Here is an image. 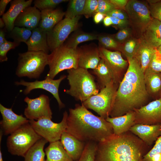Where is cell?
Wrapping results in <instances>:
<instances>
[{
  "label": "cell",
  "mask_w": 161,
  "mask_h": 161,
  "mask_svg": "<svg viewBox=\"0 0 161 161\" xmlns=\"http://www.w3.org/2000/svg\"><path fill=\"white\" fill-rule=\"evenodd\" d=\"M129 66L116 92L109 117L124 115L145 105L148 95L144 73L134 59L128 61Z\"/></svg>",
  "instance_id": "cell-1"
},
{
  "label": "cell",
  "mask_w": 161,
  "mask_h": 161,
  "mask_svg": "<svg viewBox=\"0 0 161 161\" xmlns=\"http://www.w3.org/2000/svg\"><path fill=\"white\" fill-rule=\"evenodd\" d=\"M66 123V131L85 143L102 142L114 134L110 123L94 115L82 103L69 109Z\"/></svg>",
  "instance_id": "cell-2"
},
{
  "label": "cell",
  "mask_w": 161,
  "mask_h": 161,
  "mask_svg": "<svg viewBox=\"0 0 161 161\" xmlns=\"http://www.w3.org/2000/svg\"><path fill=\"white\" fill-rule=\"evenodd\" d=\"M148 146L129 131L97 143L95 161H142Z\"/></svg>",
  "instance_id": "cell-3"
},
{
  "label": "cell",
  "mask_w": 161,
  "mask_h": 161,
  "mask_svg": "<svg viewBox=\"0 0 161 161\" xmlns=\"http://www.w3.org/2000/svg\"><path fill=\"white\" fill-rule=\"evenodd\" d=\"M67 72L70 87L64 92L76 100L83 102L99 92L94 77L87 69L78 67L68 70Z\"/></svg>",
  "instance_id": "cell-4"
},
{
  "label": "cell",
  "mask_w": 161,
  "mask_h": 161,
  "mask_svg": "<svg viewBox=\"0 0 161 161\" xmlns=\"http://www.w3.org/2000/svg\"><path fill=\"white\" fill-rule=\"evenodd\" d=\"M18 55L16 74L19 77L38 79L48 65L49 54L42 51H27Z\"/></svg>",
  "instance_id": "cell-5"
},
{
  "label": "cell",
  "mask_w": 161,
  "mask_h": 161,
  "mask_svg": "<svg viewBox=\"0 0 161 161\" xmlns=\"http://www.w3.org/2000/svg\"><path fill=\"white\" fill-rule=\"evenodd\" d=\"M48 65L49 70L45 78L52 79L64 70L77 68L78 67L77 49L68 48L63 44L49 54Z\"/></svg>",
  "instance_id": "cell-6"
},
{
  "label": "cell",
  "mask_w": 161,
  "mask_h": 161,
  "mask_svg": "<svg viewBox=\"0 0 161 161\" xmlns=\"http://www.w3.org/2000/svg\"><path fill=\"white\" fill-rule=\"evenodd\" d=\"M41 138L29 123L25 124L8 137V151L12 155L24 157L30 148Z\"/></svg>",
  "instance_id": "cell-7"
},
{
  "label": "cell",
  "mask_w": 161,
  "mask_h": 161,
  "mask_svg": "<svg viewBox=\"0 0 161 161\" xmlns=\"http://www.w3.org/2000/svg\"><path fill=\"white\" fill-rule=\"evenodd\" d=\"M116 84L112 82L100 89L97 94L91 96L82 103L87 109H92L106 119L109 116L117 89Z\"/></svg>",
  "instance_id": "cell-8"
},
{
  "label": "cell",
  "mask_w": 161,
  "mask_h": 161,
  "mask_svg": "<svg viewBox=\"0 0 161 161\" xmlns=\"http://www.w3.org/2000/svg\"><path fill=\"white\" fill-rule=\"evenodd\" d=\"M68 116L67 112L65 111L62 120L58 123L47 118H42L37 120H29V123L38 134L50 143L60 140L66 129Z\"/></svg>",
  "instance_id": "cell-9"
},
{
  "label": "cell",
  "mask_w": 161,
  "mask_h": 161,
  "mask_svg": "<svg viewBox=\"0 0 161 161\" xmlns=\"http://www.w3.org/2000/svg\"><path fill=\"white\" fill-rule=\"evenodd\" d=\"M80 17L65 18L47 32V43L51 52L63 44L70 33L77 29Z\"/></svg>",
  "instance_id": "cell-10"
},
{
  "label": "cell",
  "mask_w": 161,
  "mask_h": 161,
  "mask_svg": "<svg viewBox=\"0 0 161 161\" xmlns=\"http://www.w3.org/2000/svg\"><path fill=\"white\" fill-rule=\"evenodd\" d=\"M125 11L128 16L129 23L140 36L152 18L148 6L142 1L129 0Z\"/></svg>",
  "instance_id": "cell-11"
},
{
  "label": "cell",
  "mask_w": 161,
  "mask_h": 161,
  "mask_svg": "<svg viewBox=\"0 0 161 161\" xmlns=\"http://www.w3.org/2000/svg\"><path fill=\"white\" fill-rule=\"evenodd\" d=\"M24 101L27 104L24 114L29 120H37L42 118L51 119L52 112L50 106L49 97L44 94L34 99L26 97Z\"/></svg>",
  "instance_id": "cell-12"
},
{
  "label": "cell",
  "mask_w": 161,
  "mask_h": 161,
  "mask_svg": "<svg viewBox=\"0 0 161 161\" xmlns=\"http://www.w3.org/2000/svg\"><path fill=\"white\" fill-rule=\"evenodd\" d=\"M66 77L65 75L61 76L59 78L54 80L48 78L42 80H36L33 82H27L21 80L20 81H16V85H22L26 87L24 93L27 95L32 90L36 89H42L49 92L55 98L58 103L60 109L65 106L62 102L59 96L58 89L61 82Z\"/></svg>",
  "instance_id": "cell-13"
},
{
  "label": "cell",
  "mask_w": 161,
  "mask_h": 161,
  "mask_svg": "<svg viewBox=\"0 0 161 161\" xmlns=\"http://www.w3.org/2000/svg\"><path fill=\"white\" fill-rule=\"evenodd\" d=\"M134 111L135 124L161 125V97Z\"/></svg>",
  "instance_id": "cell-14"
},
{
  "label": "cell",
  "mask_w": 161,
  "mask_h": 161,
  "mask_svg": "<svg viewBox=\"0 0 161 161\" xmlns=\"http://www.w3.org/2000/svg\"><path fill=\"white\" fill-rule=\"evenodd\" d=\"M98 49L100 57L111 71L114 82L117 83L123 70L127 65L128 61L123 59L119 51H112L100 47Z\"/></svg>",
  "instance_id": "cell-15"
},
{
  "label": "cell",
  "mask_w": 161,
  "mask_h": 161,
  "mask_svg": "<svg viewBox=\"0 0 161 161\" xmlns=\"http://www.w3.org/2000/svg\"><path fill=\"white\" fill-rule=\"evenodd\" d=\"M0 112L2 117L0 121L1 130L3 134H10L23 125L29 123V120L22 114L15 113L12 108H7L0 104Z\"/></svg>",
  "instance_id": "cell-16"
},
{
  "label": "cell",
  "mask_w": 161,
  "mask_h": 161,
  "mask_svg": "<svg viewBox=\"0 0 161 161\" xmlns=\"http://www.w3.org/2000/svg\"><path fill=\"white\" fill-rule=\"evenodd\" d=\"M78 53V66L84 69H95L101 58L98 47L90 44L77 48Z\"/></svg>",
  "instance_id": "cell-17"
},
{
  "label": "cell",
  "mask_w": 161,
  "mask_h": 161,
  "mask_svg": "<svg viewBox=\"0 0 161 161\" xmlns=\"http://www.w3.org/2000/svg\"><path fill=\"white\" fill-rule=\"evenodd\" d=\"M161 125H147L136 124L129 131L148 146L151 145L161 135Z\"/></svg>",
  "instance_id": "cell-18"
},
{
  "label": "cell",
  "mask_w": 161,
  "mask_h": 161,
  "mask_svg": "<svg viewBox=\"0 0 161 161\" xmlns=\"http://www.w3.org/2000/svg\"><path fill=\"white\" fill-rule=\"evenodd\" d=\"M41 19V11L35 6H30L21 12L15 21L14 26L33 30L39 25Z\"/></svg>",
  "instance_id": "cell-19"
},
{
  "label": "cell",
  "mask_w": 161,
  "mask_h": 161,
  "mask_svg": "<svg viewBox=\"0 0 161 161\" xmlns=\"http://www.w3.org/2000/svg\"><path fill=\"white\" fill-rule=\"evenodd\" d=\"M32 1V0H13L11 1L9 9L2 17L8 31L10 32L13 30L17 18L24 9L30 6Z\"/></svg>",
  "instance_id": "cell-20"
},
{
  "label": "cell",
  "mask_w": 161,
  "mask_h": 161,
  "mask_svg": "<svg viewBox=\"0 0 161 161\" xmlns=\"http://www.w3.org/2000/svg\"><path fill=\"white\" fill-rule=\"evenodd\" d=\"M60 141L68 154L74 161H78L83 151L86 143L65 131Z\"/></svg>",
  "instance_id": "cell-21"
},
{
  "label": "cell",
  "mask_w": 161,
  "mask_h": 161,
  "mask_svg": "<svg viewBox=\"0 0 161 161\" xmlns=\"http://www.w3.org/2000/svg\"><path fill=\"white\" fill-rule=\"evenodd\" d=\"M152 47L161 46V21L152 18L140 38Z\"/></svg>",
  "instance_id": "cell-22"
},
{
  "label": "cell",
  "mask_w": 161,
  "mask_h": 161,
  "mask_svg": "<svg viewBox=\"0 0 161 161\" xmlns=\"http://www.w3.org/2000/svg\"><path fill=\"white\" fill-rule=\"evenodd\" d=\"M106 120L110 123L112 126L114 134L119 135L129 131L130 128L135 124L134 111L118 117H107Z\"/></svg>",
  "instance_id": "cell-23"
},
{
  "label": "cell",
  "mask_w": 161,
  "mask_h": 161,
  "mask_svg": "<svg viewBox=\"0 0 161 161\" xmlns=\"http://www.w3.org/2000/svg\"><path fill=\"white\" fill-rule=\"evenodd\" d=\"M27 51H42L47 54L49 50L47 39V32L39 27L32 30V35L26 42Z\"/></svg>",
  "instance_id": "cell-24"
},
{
  "label": "cell",
  "mask_w": 161,
  "mask_h": 161,
  "mask_svg": "<svg viewBox=\"0 0 161 161\" xmlns=\"http://www.w3.org/2000/svg\"><path fill=\"white\" fill-rule=\"evenodd\" d=\"M41 11L38 27L47 32L62 20L65 15V12L59 9H45Z\"/></svg>",
  "instance_id": "cell-25"
},
{
  "label": "cell",
  "mask_w": 161,
  "mask_h": 161,
  "mask_svg": "<svg viewBox=\"0 0 161 161\" xmlns=\"http://www.w3.org/2000/svg\"><path fill=\"white\" fill-rule=\"evenodd\" d=\"M134 56L144 73L148 67L157 48L147 44L140 38Z\"/></svg>",
  "instance_id": "cell-26"
},
{
  "label": "cell",
  "mask_w": 161,
  "mask_h": 161,
  "mask_svg": "<svg viewBox=\"0 0 161 161\" xmlns=\"http://www.w3.org/2000/svg\"><path fill=\"white\" fill-rule=\"evenodd\" d=\"M45 161H74L68 154L60 141L50 143L44 149Z\"/></svg>",
  "instance_id": "cell-27"
},
{
  "label": "cell",
  "mask_w": 161,
  "mask_h": 161,
  "mask_svg": "<svg viewBox=\"0 0 161 161\" xmlns=\"http://www.w3.org/2000/svg\"><path fill=\"white\" fill-rule=\"evenodd\" d=\"M93 73L97 78V85L100 89L114 82L112 73L101 59L97 67L93 70Z\"/></svg>",
  "instance_id": "cell-28"
},
{
  "label": "cell",
  "mask_w": 161,
  "mask_h": 161,
  "mask_svg": "<svg viewBox=\"0 0 161 161\" xmlns=\"http://www.w3.org/2000/svg\"><path fill=\"white\" fill-rule=\"evenodd\" d=\"M48 142L43 138L38 140L27 152L24 161H45L44 147Z\"/></svg>",
  "instance_id": "cell-29"
},
{
  "label": "cell",
  "mask_w": 161,
  "mask_h": 161,
  "mask_svg": "<svg viewBox=\"0 0 161 161\" xmlns=\"http://www.w3.org/2000/svg\"><path fill=\"white\" fill-rule=\"evenodd\" d=\"M144 81L147 91L154 93L161 89V73L147 69L144 73Z\"/></svg>",
  "instance_id": "cell-30"
},
{
  "label": "cell",
  "mask_w": 161,
  "mask_h": 161,
  "mask_svg": "<svg viewBox=\"0 0 161 161\" xmlns=\"http://www.w3.org/2000/svg\"><path fill=\"white\" fill-rule=\"evenodd\" d=\"M97 37L98 35L95 34L77 31L69 38L65 43L63 44L68 48L76 49L79 44L97 39Z\"/></svg>",
  "instance_id": "cell-31"
},
{
  "label": "cell",
  "mask_w": 161,
  "mask_h": 161,
  "mask_svg": "<svg viewBox=\"0 0 161 161\" xmlns=\"http://www.w3.org/2000/svg\"><path fill=\"white\" fill-rule=\"evenodd\" d=\"M86 0H70L65 12L66 18H73L83 15Z\"/></svg>",
  "instance_id": "cell-32"
},
{
  "label": "cell",
  "mask_w": 161,
  "mask_h": 161,
  "mask_svg": "<svg viewBox=\"0 0 161 161\" xmlns=\"http://www.w3.org/2000/svg\"><path fill=\"white\" fill-rule=\"evenodd\" d=\"M32 30L25 27L15 26L10 32V36L14 42L26 43L30 37Z\"/></svg>",
  "instance_id": "cell-33"
},
{
  "label": "cell",
  "mask_w": 161,
  "mask_h": 161,
  "mask_svg": "<svg viewBox=\"0 0 161 161\" xmlns=\"http://www.w3.org/2000/svg\"><path fill=\"white\" fill-rule=\"evenodd\" d=\"M139 41V39L130 37L121 44L120 51H121L127 58H133Z\"/></svg>",
  "instance_id": "cell-34"
},
{
  "label": "cell",
  "mask_w": 161,
  "mask_h": 161,
  "mask_svg": "<svg viewBox=\"0 0 161 161\" xmlns=\"http://www.w3.org/2000/svg\"><path fill=\"white\" fill-rule=\"evenodd\" d=\"M142 161H161V135L153 147L143 156Z\"/></svg>",
  "instance_id": "cell-35"
},
{
  "label": "cell",
  "mask_w": 161,
  "mask_h": 161,
  "mask_svg": "<svg viewBox=\"0 0 161 161\" xmlns=\"http://www.w3.org/2000/svg\"><path fill=\"white\" fill-rule=\"evenodd\" d=\"M100 47L107 49L119 50L121 44L117 42L113 36L101 35H98L97 39Z\"/></svg>",
  "instance_id": "cell-36"
},
{
  "label": "cell",
  "mask_w": 161,
  "mask_h": 161,
  "mask_svg": "<svg viewBox=\"0 0 161 161\" xmlns=\"http://www.w3.org/2000/svg\"><path fill=\"white\" fill-rule=\"evenodd\" d=\"M97 143L89 142L86 143L80 157L78 161H95V156Z\"/></svg>",
  "instance_id": "cell-37"
},
{
  "label": "cell",
  "mask_w": 161,
  "mask_h": 161,
  "mask_svg": "<svg viewBox=\"0 0 161 161\" xmlns=\"http://www.w3.org/2000/svg\"><path fill=\"white\" fill-rule=\"evenodd\" d=\"M68 1L66 0H35L34 1V6L41 11L45 9H54L60 4Z\"/></svg>",
  "instance_id": "cell-38"
},
{
  "label": "cell",
  "mask_w": 161,
  "mask_h": 161,
  "mask_svg": "<svg viewBox=\"0 0 161 161\" xmlns=\"http://www.w3.org/2000/svg\"><path fill=\"white\" fill-rule=\"evenodd\" d=\"M147 69L161 73V50L160 49H157Z\"/></svg>",
  "instance_id": "cell-39"
},
{
  "label": "cell",
  "mask_w": 161,
  "mask_h": 161,
  "mask_svg": "<svg viewBox=\"0 0 161 161\" xmlns=\"http://www.w3.org/2000/svg\"><path fill=\"white\" fill-rule=\"evenodd\" d=\"M20 43L13 41H7L0 45V61L2 62L7 61L8 58L7 56V52L10 50L14 49L18 46Z\"/></svg>",
  "instance_id": "cell-40"
},
{
  "label": "cell",
  "mask_w": 161,
  "mask_h": 161,
  "mask_svg": "<svg viewBox=\"0 0 161 161\" xmlns=\"http://www.w3.org/2000/svg\"><path fill=\"white\" fill-rule=\"evenodd\" d=\"M98 6V0H86L83 15L87 18L94 15Z\"/></svg>",
  "instance_id": "cell-41"
},
{
  "label": "cell",
  "mask_w": 161,
  "mask_h": 161,
  "mask_svg": "<svg viewBox=\"0 0 161 161\" xmlns=\"http://www.w3.org/2000/svg\"><path fill=\"white\" fill-rule=\"evenodd\" d=\"M98 7L95 13H100L106 15L115 9L114 6L109 0H98Z\"/></svg>",
  "instance_id": "cell-42"
},
{
  "label": "cell",
  "mask_w": 161,
  "mask_h": 161,
  "mask_svg": "<svg viewBox=\"0 0 161 161\" xmlns=\"http://www.w3.org/2000/svg\"><path fill=\"white\" fill-rule=\"evenodd\" d=\"M131 31L128 27L120 29L113 37L118 43L121 44L131 37Z\"/></svg>",
  "instance_id": "cell-43"
},
{
  "label": "cell",
  "mask_w": 161,
  "mask_h": 161,
  "mask_svg": "<svg viewBox=\"0 0 161 161\" xmlns=\"http://www.w3.org/2000/svg\"><path fill=\"white\" fill-rule=\"evenodd\" d=\"M148 6L151 17L161 21V1L150 3Z\"/></svg>",
  "instance_id": "cell-44"
},
{
  "label": "cell",
  "mask_w": 161,
  "mask_h": 161,
  "mask_svg": "<svg viewBox=\"0 0 161 161\" xmlns=\"http://www.w3.org/2000/svg\"><path fill=\"white\" fill-rule=\"evenodd\" d=\"M108 16L117 18L122 20H129L128 16L126 13L123 10L114 9L106 15Z\"/></svg>",
  "instance_id": "cell-45"
},
{
  "label": "cell",
  "mask_w": 161,
  "mask_h": 161,
  "mask_svg": "<svg viewBox=\"0 0 161 161\" xmlns=\"http://www.w3.org/2000/svg\"><path fill=\"white\" fill-rule=\"evenodd\" d=\"M109 17L112 22V25L116 29H119L120 30L128 27V25L130 24L129 20H122Z\"/></svg>",
  "instance_id": "cell-46"
},
{
  "label": "cell",
  "mask_w": 161,
  "mask_h": 161,
  "mask_svg": "<svg viewBox=\"0 0 161 161\" xmlns=\"http://www.w3.org/2000/svg\"><path fill=\"white\" fill-rule=\"evenodd\" d=\"M109 1L114 5L115 9L125 11V7L129 0H109Z\"/></svg>",
  "instance_id": "cell-47"
},
{
  "label": "cell",
  "mask_w": 161,
  "mask_h": 161,
  "mask_svg": "<svg viewBox=\"0 0 161 161\" xmlns=\"http://www.w3.org/2000/svg\"><path fill=\"white\" fill-rule=\"evenodd\" d=\"M11 0H1L0 1V15L3 16L7 4L11 2Z\"/></svg>",
  "instance_id": "cell-48"
},
{
  "label": "cell",
  "mask_w": 161,
  "mask_h": 161,
  "mask_svg": "<svg viewBox=\"0 0 161 161\" xmlns=\"http://www.w3.org/2000/svg\"><path fill=\"white\" fill-rule=\"evenodd\" d=\"M106 15L100 13H96L94 15L93 19L95 23L98 24L104 19Z\"/></svg>",
  "instance_id": "cell-49"
},
{
  "label": "cell",
  "mask_w": 161,
  "mask_h": 161,
  "mask_svg": "<svg viewBox=\"0 0 161 161\" xmlns=\"http://www.w3.org/2000/svg\"><path fill=\"white\" fill-rule=\"evenodd\" d=\"M7 41L5 38V34L4 31L1 29L0 30V45L5 43Z\"/></svg>",
  "instance_id": "cell-50"
},
{
  "label": "cell",
  "mask_w": 161,
  "mask_h": 161,
  "mask_svg": "<svg viewBox=\"0 0 161 161\" xmlns=\"http://www.w3.org/2000/svg\"><path fill=\"white\" fill-rule=\"evenodd\" d=\"M103 22L104 25L106 27L112 25V22L109 16H106L103 20Z\"/></svg>",
  "instance_id": "cell-51"
},
{
  "label": "cell",
  "mask_w": 161,
  "mask_h": 161,
  "mask_svg": "<svg viewBox=\"0 0 161 161\" xmlns=\"http://www.w3.org/2000/svg\"><path fill=\"white\" fill-rule=\"evenodd\" d=\"M5 26V23L2 18H0V28H2Z\"/></svg>",
  "instance_id": "cell-52"
},
{
  "label": "cell",
  "mask_w": 161,
  "mask_h": 161,
  "mask_svg": "<svg viewBox=\"0 0 161 161\" xmlns=\"http://www.w3.org/2000/svg\"><path fill=\"white\" fill-rule=\"evenodd\" d=\"M0 161H4L2 157V153L1 150V146H0Z\"/></svg>",
  "instance_id": "cell-53"
}]
</instances>
